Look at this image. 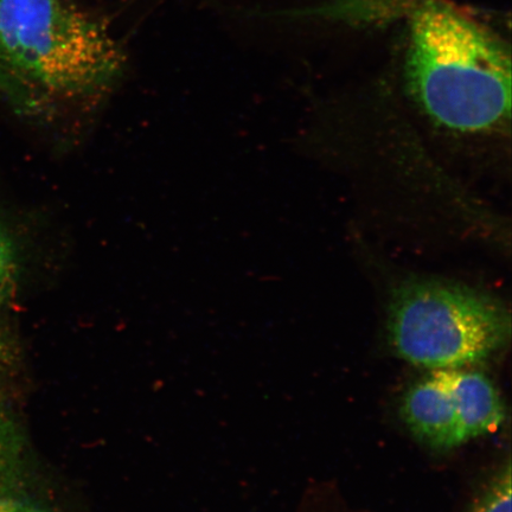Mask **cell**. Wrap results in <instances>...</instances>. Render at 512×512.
Instances as JSON below:
<instances>
[{"label": "cell", "instance_id": "6", "mask_svg": "<svg viewBox=\"0 0 512 512\" xmlns=\"http://www.w3.org/2000/svg\"><path fill=\"white\" fill-rule=\"evenodd\" d=\"M444 374L465 443L484 437L502 425L505 408L488 376L469 368L448 369Z\"/></svg>", "mask_w": 512, "mask_h": 512}, {"label": "cell", "instance_id": "9", "mask_svg": "<svg viewBox=\"0 0 512 512\" xmlns=\"http://www.w3.org/2000/svg\"><path fill=\"white\" fill-rule=\"evenodd\" d=\"M19 350L8 328L0 324V400H5L4 392L18 370Z\"/></svg>", "mask_w": 512, "mask_h": 512}, {"label": "cell", "instance_id": "4", "mask_svg": "<svg viewBox=\"0 0 512 512\" xmlns=\"http://www.w3.org/2000/svg\"><path fill=\"white\" fill-rule=\"evenodd\" d=\"M400 413L414 437L433 450L465 444L444 370H430L412 383L402 396Z\"/></svg>", "mask_w": 512, "mask_h": 512}, {"label": "cell", "instance_id": "8", "mask_svg": "<svg viewBox=\"0 0 512 512\" xmlns=\"http://www.w3.org/2000/svg\"><path fill=\"white\" fill-rule=\"evenodd\" d=\"M510 458L498 467L466 512H511Z\"/></svg>", "mask_w": 512, "mask_h": 512}, {"label": "cell", "instance_id": "2", "mask_svg": "<svg viewBox=\"0 0 512 512\" xmlns=\"http://www.w3.org/2000/svg\"><path fill=\"white\" fill-rule=\"evenodd\" d=\"M408 85L435 124L480 133L511 113V57L494 35L456 10L425 4L415 12Z\"/></svg>", "mask_w": 512, "mask_h": 512}, {"label": "cell", "instance_id": "3", "mask_svg": "<svg viewBox=\"0 0 512 512\" xmlns=\"http://www.w3.org/2000/svg\"><path fill=\"white\" fill-rule=\"evenodd\" d=\"M388 335L395 354L415 367L470 368L507 347L511 316L499 300L473 288L412 281L394 293Z\"/></svg>", "mask_w": 512, "mask_h": 512}, {"label": "cell", "instance_id": "1", "mask_svg": "<svg viewBox=\"0 0 512 512\" xmlns=\"http://www.w3.org/2000/svg\"><path fill=\"white\" fill-rule=\"evenodd\" d=\"M125 64L110 29L69 0H0V86L67 145L91 125Z\"/></svg>", "mask_w": 512, "mask_h": 512}, {"label": "cell", "instance_id": "5", "mask_svg": "<svg viewBox=\"0 0 512 512\" xmlns=\"http://www.w3.org/2000/svg\"><path fill=\"white\" fill-rule=\"evenodd\" d=\"M0 512H60L38 494L27 435L0 400Z\"/></svg>", "mask_w": 512, "mask_h": 512}, {"label": "cell", "instance_id": "7", "mask_svg": "<svg viewBox=\"0 0 512 512\" xmlns=\"http://www.w3.org/2000/svg\"><path fill=\"white\" fill-rule=\"evenodd\" d=\"M21 268L17 239L8 223L0 216V309L15 299Z\"/></svg>", "mask_w": 512, "mask_h": 512}]
</instances>
